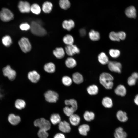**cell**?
I'll list each match as a JSON object with an SVG mask.
<instances>
[{"mask_svg":"<svg viewBox=\"0 0 138 138\" xmlns=\"http://www.w3.org/2000/svg\"><path fill=\"white\" fill-rule=\"evenodd\" d=\"M114 78L113 76L107 72L101 73L99 77L100 83L107 89H111L113 86Z\"/></svg>","mask_w":138,"mask_h":138,"instance_id":"6da1fadb","label":"cell"},{"mask_svg":"<svg viewBox=\"0 0 138 138\" xmlns=\"http://www.w3.org/2000/svg\"><path fill=\"white\" fill-rule=\"evenodd\" d=\"M90 130L89 126L87 124H84L80 125L78 128L79 133L84 136H86L87 132Z\"/></svg>","mask_w":138,"mask_h":138,"instance_id":"7402d4cb","label":"cell"},{"mask_svg":"<svg viewBox=\"0 0 138 138\" xmlns=\"http://www.w3.org/2000/svg\"><path fill=\"white\" fill-rule=\"evenodd\" d=\"M38 135L39 138H47L48 136V134L45 130L39 129L38 132Z\"/></svg>","mask_w":138,"mask_h":138,"instance_id":"b9f144b4","label":"cell"},{"mask_svg":"<svg viewBox=\"0 0 138 138\" xmlns=\"http://www.w3.org/2000/svg\"><path fill=\"white\" fill-rule=\"evenodd\" d=\"M19 27L22 30L27 31L30 29V26L27 23H23L20 25Z\"/></svg>","mask_w":138,"mask_h":138,"instance_id":"7bdbcfd3","label":"cell"},{"mask_svg":"<svg viewBox=\"0 0 138 138\" xmlns=\"http://www.w3.org/2000/svg\"><path fill=\"white\" fill-rule=\"evenodd\" d=\"M95 117L94 113L92 112L86 111L83 114L84 119L86 121L90 122L94 119Z\"/></svg>","mask_w":138,"mask_h":138,"instance_id":"f546056e","label":"cell"},{"mask_svg":"<svg viewBox=\"0 0 138 138\" xmlns=\"http://www.w3.org/2000/svg\"><path fill=\"white\" fill-rule=\"evenodd\" d=\"M62 81L63 84L66 86H70L72 83L71 78L68 76H63L62 78Z\"/></svg>","mask_w":138,"mask_h":138,"instance_id":"60d3db41","label":"cell"},{"mask_svg":"<svg viewBox=\"0 0 138 138\" xmlns=\"http://www.w3.org/2000/svg\"><path fill=\"white\" fill-rule=\"evenodd\" d=\"M116 117L121 122H125L128 119L126 113L122 110H119L117 113Z\"/></svg>","mask_w":138,"mask_h":138,"instance_id":"603a6c76","label":"cell"},{"mask_svg":"<svg viewBox=\"0 0 138 138\" xmlns=\"http://www.w3.org/2000/svg\"><path fill=\"white\" fill-rule=\"evenodd\" d=\"M73 81L77 84H80L83 81V77L82 75L80 73L76 72L74 73L72 75Z\"/></svg>","mask_w":138,"mask_h":138,"instance_id":"44dd1931","label":"cell"},{"mask_svg":"<svg viewBox=\"0 0 138 138\" xmlns=\"http://www.w3.org/2000/svg\"><path fill=\"white\" fill-rule=\"evenodd\" d=\"M44 68L47 72L49 73H53L55 71V66L53 63L49 62L45 65Z\"/></svg>","mask_w":138,"mask_h":138,"instance_id":"4316f807","label":"cell"},{"mask_svg":"<svg viewBox=\"0 0 138 138\" xmlns=\"http://www.w3.org/2000/svg\"><path fill=\"white\" fill-rule=\"evenodd\" d=\"M8 119L9 123L14 125H17L21 121V119L19 116H15L13 114H11L9 116Z\"/></svg>","mask_w":138,"mask_h":138,"instance_id":"2e32d148","label":"cell"},{"mask_svg":"<svg viewBox=\"0 0 138 138\" xmlns=\"http://www.w3.org/2000/svg\"><path fill=\"white\" fill-rule=\"evenodd\" d=\"M137 80L131 76L128 77L127 80V83L130 86H133L135 85L136 83Z\"/></svg>","mask_w":138,"mask_h":138,"instance_id":"ee69618b","label":"cell"},{"mask_svg":"<svg viewBox=\"0 0 138 138\" xmlns=\"http://www.w3.org/2000/svg\"><path fill=\"white\" fill-rule=\"evenodd\" d=\"M2 71L4 75L7 77L10 80L13 81L15 79L16 72L11 68L9 65H7L3 68Z\"/></svg>","mask_w":138,"mask_h":138,"instance_id":"8992f818","label":"cell"},{"mask_svg":"<svg viewBox=\"0 0 138 138\" xmlns=\"http://www.w3.org/2000/svg\"><path fill=\"white\" fill-rule=\"evenodd\" d=\"M132 77L137 80L138 79V73L136 72L133 73L131 75Z\"/></svg>","mask_w":138,"mask_h":138,"instance_id":"c3c4849f","label":"cell"},{"mask_svg":"<svg viewBox=\"0 0 138 138\" xmlns=\"http://www.w3.org/2000/svg\"><path fill=\"white\" fill-rule=\"evenodd\" d=\"M59 4L61 8L65 10L67 9L70 6L69 0H60Z\"/></svg>","mask_w":138,"mask_h":138,"instance_id":"e575fe53","label":"cell"},{"mask_svg":"<svg viewBox=\"0 0 138 138\" xmlns=\"http://www.w3.org/2000/svg\"><path fill=\"white\" fill-rule=\"evenodd\" d=\"M98 59L99 62L103 65L108 64L109 61L108 56L103 52H101L98 55Z\"/></svg>","mask_w":138,"mask_h":138,"instance_id":"ffe728a7","label":"cell"},{"mask_svg":"<svg viewBox=\"0 0 138 138\" xmlns=\"http://www.w3.org/2000/svg\"><path fill=\"white\" fill-rule=\"evenodd\" d=\"M14 15L8 9L3 8L0 12V18L4 22H8L14 18Z\"/></svg>","mask_w":138,"mask_h":138,"instance_id":"277c9868","label":"cell"},{"mask_svg":"<svg viewBox=\"0 0 138 138\" xmlns=\"http://www.w3.org/2000/svg\"><path fill=\"white\" fill-rule=\"evenodd\" d=\"M102 103L106 108H111L113 105V101L112 99L108 97H105L103 99Z\"/></svg>","mask_w":138,"mask_h":138,"instance_id":"d4e9b609","label":"cell"},{"mask_svg":"<svg viewBox=\"0 0 138 138\" xmlns=\"http://www.w3.org/2000/svg\"><path fill=\"white\" fill-rule=\"evenodd\" d=\"M34 124L35 126L47 131L50 129L51 126L50 122L43 118L36 119L34 121Z\"/></svg>","mask_w":138,"mask_h":138,"instance_id":"5b68a950","label":"cell"},{"mask_svg":"<svg viewBox=\"0 0 138 138\" xmlns=\"http://www.w3.org/2000/svg\"><path fill=\"white\" fill-rule=\"evenodd\" d=\"M53 5L50 2L47 1L44 2L42 6V10L45 13H49L51 11Z\"/></svg>","mask_w":138,"mask_h":138,"instance_id":"f1b7e54d","label":"cell"},{"mask_svg":"<svg viewBox=\"0 0 138 138\" xmlns=\"http://www.w3.org/2000/svg\"><path fill=\"white\" fill-rule=\"evenodd\" d=\"M28 79L33 83L37 82L40 78L39 74L35 70L29 72L28 74Z\"/></svg>","mask_w":138,"mask_h":138,"instance_id":"8fae6325","label":"cell"},{"mask_svg":"<svg viewBox=\"0 0 138 138\" xmlns=\"http://www.w3.org/2000/svg\"><path fill=\"white\" fill-rule=\"evenodd\" d=\"M109 37L110 39L112 41L119 42L120 40L117 33L114 31H111L110 33Z\"/></svg>","mask_w":138,"mask_h":138,"instance_id":"ab89813d","label":"cell"},{"mask_svg":"<svg viewBox=\"0 0 138 138\" xmlns=\"http://www.w3.org/2000/svg\"><path fill=\"white\" fill-rule=\"evenodd\" d=\"M125 13L129 18H135L136 17V9L133 6H130L127 7L125 10Z\"/></svg>","mask_w":138,"mask_h":138,"instance_id":"4fadbf2b","label":"cell"},{"mask_svg":"<svg viewBox=\"0 0 138 138\" xmlns=\"http://www.w3.org/2000/svg\"><path fill=\"white\" fill-rule=\"evenodd\" d=\"M3 44L5 47H9L12 44V40L11 37L9 35H6L3 37L2 39Z\"/></svg>","mask_w":138,"mask_h":138,"instance_id":"4dcf8cb0","label":"cell"},{"mask_svg":"<svg viewBox=\"0 0 138 138\" xmlns=\"http://www.w3.org/2000/svg\"><path fill=\"white\" fill-rule=\"evenodd\" d=\"M115 93L117 95L124 96L126 93V90L123 85L120 84L118 85L114 90Z\"/></svg>","mask_w":138,"mask_h":138,"instance_id":"9a60e30c","label":"cell"},{"mask_svg":"<svg viewBox=\"0 0 138 138\" xmlns=\"http://www.w3.org/2000/svg\"><path fill=\"white\" fill-rule=\"evenodd\" d=\"M134 101L135 103L138 106V94L135 96Z\"/></svg>","mask_w":138,"mask_h":138,"instance_id":"681fc988","label":"cell"},{"mask_svg":"<svg viewBox=\"0 0 138 138\" xmlns=\"http://www.w3.org/2000/svg\"><path fill=\"white\" fill-rule=\"evenodd\" d=\"M69 119L71 124L74 126L78 125L80 121V118L79 116L74 114L69 117Z\"/></svg>","mask_w":138,"mask_h":138,"instance_id":"ac0fdd59","label":"cell"},{"mask_svg":"<svg viewBox=\"0 0 138 138\" xmlns=\"http://www.w3.org/2000/svg\"><path fill=\"white\" fill-rule=\"evenodd\" d=\"M30 11L36 15L40 14L41 9L39 6L37 4H34L31 6Z\"/></svg>","mask_w":138,"mask_h":138,"instance_id":"d590c367","label":"cell"},{"mask_svg":"<svg viewBox=\"0 0 138 138\" xmlns=\"http://www.w3.org/2000/svg\"><path fill=\"white\" fill-rule=\"evenodd\" d=\"M79 33L80 35L82 37H84L86 34V30L84 28L81 29L79 30Z\"/></svg>","mask_w":138,"mask_h":138,"instance_id":"7dc6e473","label":"cell"},{"mask_svg":"<svg viewBox=\"0 0 138 138\" xmlns=\"http://www.w3.org/2000/svg\"><path fill=\"white\" fill-rule=\"evenodd\" d=\"M66 106L63 109V111L64 113L67 116L70 117L76 111L75 109L71 107Z\"/></svg>","mask_w":138,"mask_h":138,"instance_id":"74e56055","label":"cell"},{"mask_svg":"<svg viewBox=\"0 0 138 138\" xmlns=\"http://www.w3.org/2000/svg\"><path fill=\"white\" fill-rule=\"evenodd\" d=\"M44 97L47 102L54 103L56 102L58 99L59 95L57 93L50 90L45 93Z\"/></svg>","mask_w":138,"mask_h":138,"instance_id":"ba28073f","label":"cell"},{"mask_svg":"<svg viewBox=\"0 0 138 138\" xmlns=\"http://www.w3.org/2000/svg\"><path fill=\"white\" fill-rule=\"evenodd\" d=\"M59 124V129L61 131L65 133H67L70 132L71 128L68 122L66 121H61Z\"/></svg>","mask_w":138,"mask_h":138,"instance_id":"7c38bea8","label":"cell"},{"mask_svg":"<svg viewBox=\"0 0 138 138\" xmlns=\"http://www.w3.org/2000/svg\"><path fill=\"white\" fill-rule=\"evenodd\" d=\"M50 120L53 124L54 125H56L61 122V117L58 114H53L50 117Z\"/></svg>","mask_w":138,"mask_h":138,"instance_id":"d6a6232c","label":"cell"},{"mask_svg":"<svg viewBox=\"0 0 138 138\" xmlns=\"http://www.w3.org/2000/svg\"><path fill=\"white\" fill-rule=\"evenodd\" d=\"M117 33L120 40H124L125 39L126 37V34L124 32L120 31Z\"/></svg>","mask_w":138,"mask_h":138,"instance_id":"f6af8a7d","label":"cell"},{"mask_svg":"<svg viewBox=\"0 0 138 138\" xmlns=\"http://www.w3.org/2000/svg\"><path fill=\"white\" fill-rule=\"evenodd\" d=\"M88 34L89 38L92 41H97L100 39V34L97 31L92 30L89 32Z\"/></svg>","mask_w":138,"mask_h":138,"instance_id":"cb8c5ba5","label":"cell"},{"mask_svg":"<svg viewBox=\"0 0 138 138\" xmlns=\"http://www.w3.org/2000/svg\"><path fill=\"white\" fill-rule=\"evenodd\" d=\"M65 103L67 105L70 106L73 108L76 111L78 108L77 101L74 99L66 100L65 101Z\"/></svg>","mask_w":138,"mask_h":138,"instance_id":"836d02e7","label":"cell"},{"mask_svg":"<svg viewBox=\"0 0 138 138\" xmlns=\"http://www.w3.org/2000/svg\"><path fill=\"white\" fill-rule=\"evenodd\" d=\"M54 138H65V137L63 134L62 133H58L55 135Z\"/></svg>","mask_w":138,"mask_h":138,"instance_id":"bcb514c9","label":"cell"},{"mask_svg":"<svg viewBox=\"0 0 138 138\" xmlns=\"http://www.w3.org/2000/svg\"><path fill=\"white\" fill-rule=\"evenodd\" d=\"M66 53L69 56H72L79 53V49L76 45L73 44L67 45L65 48Z\"/></svg>","mask_w":138,"mask_h":138,"instance_id":"9c48e42d","label":"cell"},{"mask_svg":"<svg viewBox=\"0 0 138 138\" xmlns=\"http://www.w3.org/2000/svg\"><path fill=\"white\" fill-rule=\"evenodd\" d=\"M109 69L111 71L120 73L122 69V65L119 62L114 61H109L108 63Z\"/></svg>","mask_w":138,"mask_h":138,"instance_id":"52a82bcc","label":"cell"},{"mask_svg":"<svg viewBox=\"0 0 138 138\" xmlns=\"http://www.w3.org/2000/svg\"><path fill=\"white\" fill-rule=\"evenodd\" d=\"M1 91V90L0 88V99L2 98L4 96L3 95Z\"/></svg>","mask_w":138,"mask_h":138,"instance_id":"f907efd6","label":"cell"},{"mask_svg":"<svg viewBox=\"0 0 138 138\" xmlns=\"http://www.w3.org/2000/svg\"><path fill=\"white\" fill-rule=\"evenodd\" d=\"M18 7L19 10L22 13H28L30 11L31 6L26 1H20Z\"/></svg>","mask_w":138,"mask_h":138,"instance_id":"30bf717a","label":"cell"},{"mask_svg":"<svg viewBox=\"0 0 138 138\" xmlns=\"http://www.w3.org/2000/svg\"><path fill=\"white\" fill-rule=\"evenodd\" d=\"M62 26L64 29L70 31L74 27L75 23L74 21L71 19L65 20L63 22Z\"/></svg>","mask_w":138,"mask_h":138,"instance_id":"d6986e66","label":"cell"},{"mask_svg":"<svg viewBox=\"0 0 138 138\" xmlns=\"http://www.w3.org/2000/svg\"><path fill=\"white\" fill-rule=\"evenodd\" d=\"M114 136L115 138H126L127 134L122 128L119 127L115 129Z\"/></svg>","mask_w":138,"mask_h":138,"instance_id":"5bb4252c","label":"cell"},{"mask_svg":"<svg viewBox=\"0 0 138 138\" xmlns=\"http://www.w3.org/2000/svg\"><path fill=\"white\" fill-rule=\"evenodd\" d=\"M53 54L56 58L60 59L64 56L65 51L62 48L57 47L53 51Z\"/></svg>","mask_w":138,"mask_h":138,"instance_id":"e0dca14e","label":"cell"},{"mask_svg":"<svg viewBox=\"0 0 138 138\" xmlns=\"http://www.w3.org/2000/svg\"><path fill=\"white\" fill-rule=\"evenodd\" d=\"M26 105L25 102L23 100L18 99L16 100L15 106L17 109H21L25 108Z\"/></svg>","mask_w":138,"mask_h":138,"instance_id":"f35d334b","label":"cell"},{"mask_svg":"<svg viewBox=\"0 0 138 138\" xmlns=\"http://www.w3.org/2000/svg\"><path fill=\"white\" fill-rule=\"evenodd\" d=\"M63 40L64 43L67 45L73 44L74 41L73 37L70 34H67L64 36Z\"/></svg>","mask_w":138,"mask_h":138,"instance_id":"1f68e13d","label":"cell"},{"mask_svg":"<svg viewBox=\"0 0 138 138\" xmlns=\"http://www.w3.org/2000/svg\"><path fill=\"white\" fill-rule=\"evenodd\" d=\"M87 91L89 95H94L98 93L99 89L97 85L93 84L88 87L87 88Z\"/></svg>","mask_w":138,"mask_h":138,"instance_id":"484cf974","label":"cell"},{"mask_svg":"<svg viewBox=\"0 0 138 138\" xmlns=\"http://www.w3.org/2000/svg\"><path fill=\"white\" fill-rule=\"evenodd\" d=\"M110 55L112 58H116L118 57L120 55V51L117 49H111L109 51Z\"/></svg>","mask_w":138,"mask_h":138,"instance_id":"8d00e7d4","label":"cell"},{"mask_svg":"<svg viewBox=\"0 0 138 138\" xmlns=\"http://www.w3.org/2000/svg\"><path fill=\"white\" fill-rule=\"evenodd\" d=\"M18 44L23 52L27 53L30 52L31 49V45L28 39L23 37L19 41Z\"/></svg>","mask_w":138,"mask_h":138,"instance_id":"3957f363","label":"cell"},{"mask_svg":"<svg viewBox=\"0 0 138 138\" xmlns=\"http://www.w3.org/2000/svg\"><path fill=\"white\" fill-rule=\"evenodd\" d=\"M30 26L31 32L33 34L38 36H43L46 34V30L38 22L32 21Z\"/></svg>","mask_w":138,"mask_h":138,"instance_id":"7a4b0ae2","label":"cell"},{"mask_svg":"<svg viewBox=\"0 0 138 138\" xmlns=\"http://www.w3.org/2000/svg\"><path fill=\"white\" fill-rule=\"evenodd\" d=\"M65 64L68 68H72L76 66L77 62L74 58L71 57H68L65 60Z\"/></svg>","mask_w":138,"mask_h":138,"instance_id":"83f0119b","label":"cell"}]
</instances>
